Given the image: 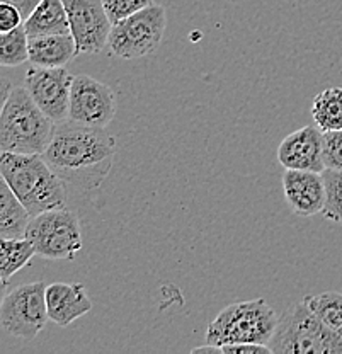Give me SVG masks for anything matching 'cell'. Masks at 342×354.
Masks as SVG:
<instances>
[{
    "label": "cell",
    "instance_id": "e0dca14e",
    "mask_svg": "<svg viewBox=\"0 0 342 354\" xmlns=\"http://www.w3.org/2000/svg\"><path fill=\"white\" fill-rule=\"evenodd\" d=\"M31 213L12 193L6 180H0V237L23 239L31 221Z\"/></svg>",
    "mask_w": 342,
    "mask_h": 354
},
{
    "label": "cell",
    "instance_id": "4316f807",
    "mask_svg": "<svg viewBox=\"0 0 342 354\" xmlns=\"http://www.w3.org/2000/svg\"><path fill=\"white\" fill-rule=\"evenodd\" d=\"M2 2L16 6L17 9L21 10V14L24 16V19H28V17L32 14V10L39 6V2H41V0H2Z\"/></svg>",
    "mask_w": 342,
    "mask_h": 354
},
{
    "label": "cell",
    "instance_id": "d6986e66",
    "mask_svg": "<svg viewBox=\"0 0 342 354\" xmlns=\"http://www.w3.org/2000/svg\"><path fill=\"white\" fill-rule=\"evenodd\" d=\"M312 118L322 131L342 130V87H329L315 95Z\"/></svg>",
    "mask_w": 342,
    "mask_h": 354
},
{
    "label": "cell",
    "instance_id": "5bb4252c",
    "mask_svg": "<svg viewBox=\"0 0 342 354\" xmlns=\"http://www.w3.org/2000/svg\"><path fill=\"white\" fill-rule=\"evenodd\" d=\"M46 307L51 322L68 327L92 310V301L82 283H53L46 286Z\"/></svg>",
    "mask_w": 342,
    "mask_h": 354
},
{
    "label": "cell",
    "instance_id": "8992f818",
    "mask_svg": "<svg viewBox=\"0 0 342 354\" xmlns=\"http://www.w3.org/2000/svg\"><path fill=\"white\" fill-rule=\"evenodd\" d=\"M36 254L45 259H75L84 247L82 230L77 215L70 209L57 208L32 216L26 230Z\"/></svg>",
    "mask_w": 342,
    "mask_h": 354
},
{
    "label": "cell",
    "instance_id": "44dd1931",
    "mask_svg": "<svg viewBox=\"0 0 342 354\" xmlns=\"http://www.w3.org/2000/svg\"><path fill=\"white\" fill-rule=\"evenodd\" d=\"M29 60V36L24 26L0 32V65L19 66Z\"/></svg>",
    "mask_w": 342,
    "mask_h": 354
},
{
    "label": "cell",
    "instance_id": "4fadbf2b",
    "mask_svg": "<svg viewBox=\"0 0 342 354\" xmlns=\"http://www.w3.org/2000/svg\"><path fill=\"white\" fill-rule=\"evenodd\" d=\"M283 193L288 208L298 216H314L322 213L325 205V180L322 172L285 169Z\"/></svg>",
    "mask_w": 342,
    "mask_h": 354
},
{
    "label": "cell",
    "instance_id": "d4e9b609",
    "mask_svg": "<svg viewBox=\"0 0 342 354\" xmlns=\"http://www.w3.org/2000/svg\"><path fill=\"white\" fill-rule=\"evenodd\" d=\"M24 16L16 6L0 2V32H9L23 24Z\"/></svg>",
    "mask_w": 342,
    "mask_h": 354
},
{
    "label": "cell",
    "instance_id": "ffe728a7",
    "mask_svg": "<svg viewBox=\"0 0 342 354\" xmlns=\"http://www.w3.org/2000/svg\"><path fill=\"white\" fill-rule=\"evenodd\" d=\"M303 301L323 326L342 335V293L325 291L320 295H307Z\"/></svg>",
    "mask_w": 342,
    "mask_h": 354
},
{
    "label": "cell",
    "instance_id": "3957f363",
    "mask_svg": "<svg viewBox=\"0 0 342 354\" xmlns=\"http://www.w3.org/2000/svg\"><path fill=\"white\" fill-rule=\"evenodd\" d=\"M55 123L36 106L26 87H14L2 104L0 149L14 153H45L53 138Z\"/></svg>",
    "mask_w": 342,
    "mask_h": 354
},
{
    "label": "cell",
    "instance_id": "52a82bcc",
    "mask_svg": "<svg viewBox=\"0 0 342 354\" xmlns=\"http://www.w3.org/2000/svg\"><path fill=\"white\" fill-rule=\"evenodd\" d=\"M165 28H167L165 9L152 3L146 9L113 24L109 50L123 60H137L152 55L160 46Z\"/></svg>",
    "mask_w": 342,
    "mask_h": 354
},
{
    "label": "cell",
    "instance_id": "9a60e30c",
    "mask_svg": "<svg viewBox=\"0 0 342 354\" xmlns=\"http://www.w3.org/2000/svg\"><path fill=\"white\" fill-rule=\"evenodd\" d=\"M77 55V43L70 32L29 38V62L35 66L61 68L67 66Z\"/></svg>",
    "mask_w": 342,
    "mask_h": 354
},
{
    "label": "cell",
    "instance_id": "8fae6325",
    "mask_svg": "<svg viewBox=\"0 0 342 354\" xmlns=\"http://www.w3.org/2000/svg\"><path fill=\"white\" fill-rule=\"evenodd\" d=\"M73 75L61 68H43L35 66L24 77V87L39 109L55 123L68 120L70 91Z\"/></svg>",
    "mask_w": 342,
    "mask_h": 354
},
{
    "label": "cell",
    "instance_id": "484cf974",
    "mask_svg": "<svg viewBox=\"0 0 342 354\" xmlns=\"http://www.w3.org/2000/svg\"><path fill=\"white\" fill-rule=\"evenodd\" d=\"M222 354H273L267 344L259 342H231L222 346Z\"/></svg>",
    "mask_w": 342,
    "mask_h": 354
},
{
    "label": "cell",
    "instance_id": "5b68a950",
    "mask_svg": "<svg viewBox=\"0 0 342 354\" xmlns=\"http://www.w3.org/2000/svg\"><path fill=\"white\" fill-rule=\"evenodd\" d=\"M278 320L274 308L263 298L237 301L223 308L209 324L205 342L218 348L231 342L267 344L273 337Z\"/></svg>",
    "mask_w": 342,
    "mask_h": 354
},
{
    "label": "cell",
    "instance_id": "6da1fadb",
    "mask_svg": "<svg viewBox=\"0 0 342 354\" xmlns=\"http://www.w3.org/2000/svg\"><path fill=\"white\" fill-rule=\"evenodd\" d=\"M114 155L116 140L104 128L68 120L57 123L43 157L61 180L77 189L92 191L111 172Z\"/></svg>",
    "mask_w": 342,
    "mask_h": 354
},
{
    "label": "cell",
    "instance_id": "9c48e42d",
    "mask_svg": "<svg viewBox=\"0 0 342 354\" xmlns=\"http://www.w3.org/2000/svg\"><path fill=\"white\" fill-rule=\"evenodd\" d=\"M68 14L70 35L79 55L101 53L109 44L113 22L102 0H64Z\"/></svg>",
    "mask_w": 342,
    "mask_h": 354
},
{
    "label": "cell",
    "instance_id": "83f0119b",
    "mask_svg": "<svg viewBox=\"0 0 342 354\" xmlns=\"http://www.w3.org/2000/svg\"><path fill=\"white\" fill-rule=\"evenodd\" d=\"M12 88H14V86L9 82V80H7V79L2 80V104L6 102V99L9 97V94H10V91H12Z\"/></svg>",
    "mask_w": 342,
    "mask_h": 354
},
{
    "label": "cell",
    "instance_id": "7a4b0ae2",
    "mask_svg": "<svg viewBox=\"0 0 342 354\" xmlns=\"http://www.w3.org/2000/svg\"><path fill=\"white\" fill-rule=\"evenodd\" d=\"M0 174L31 216L65 208L67 183L55 174L41 153L2 152Z\"/></svg>",
    "mask_w": 342,
    "mask_h": 354
},
{
    "label": "cell",
    "instance_id": "603a6c76",
    "mask_svg": "<svg viewBox=\"0 0 342 354\" xmlns=\"http://www.w3.org/2000/svg\"><path fill=\"white\" fill-rule=\"evenodd\" d=\"M102 3H104L109 19L113 24H116L152 6L153 0H102Z\"/></svg>",
    "mask_w": 342,
    "mask_h": 354
},
{
    "label": "cell",
    "instance_id": "7402d4cb",
    "mask_svg": "<svg viewBox=\"0 0 342 354\" xmlns=\"http://www.w3.org/2000/svg\"><path fill=\"white\" fill-rule=\"evenodd\" d=\"M325 180V205H323V218L342 223V171L339 169H325L322 172Z\"/></svg>",
    "mask_w": 342,
    "mask_h": 354
},
{
    "label": "cell",
    "instance_id": "2e32d148",
    "mask_svg": "<svg viewBox=\"0 0 342 354\" xmlns=\"http://www.w3.org/2000/svg\"><path fill=\"white\" fill-rule=\"evenodd\" d=\"M23 26L29 38L67 35L70 32V22L64 0H41L31 16L24 19Z\"/></svg>",
    "mask_w": 342,
    "mask_h": 354
},
{
    "label": "cell",
    "instance_id": "7c38bea8",
    "mask_svg": "<svg viewBox=\"0 0 342 354\" xmlns=\"http://www.w3.org/2000/svg\"><path fill=\"white\" fill-rule=\"evenodd\" d=\"M278 160L285 169L323 172V131L319 127H303L289 133L278 147Z\"/></svg>",
    "mask_w": 342,
    "mask_h": 354
},
{
    "label": "cell",
    "instance_id": "30bf717a",
    "mask_svg": "<svg viewBox=\"0 0 342 354\" xmlns=\"http://www.w3.org/2000/svg\"><path fill=\"white\" fill-rule=\"evenodd\" d=\"M114 114L116 97L111 87L86 73L73 77L68 120L87 127L106 128L114 120Z\"/></svg>",
    "mask_w": 342,
    "mask_h": 354
},
{
    "label": "cell",
    "instance_id": "ba28073f",
    "mask_svg": "<svg viewBox=\"0 0 342 354\" xmlns=\"http://www.w3.org/2000/svg\"><path fill=\"white\" fill-rule=\"evenodd\" d=\"M0 320L6 332L26 341H32L50 320L45 283H28L3 295Z\"/></svg>",
    "mask_w": 342,
    "mask_h": 354
},
{
    "label": "cell",
    "instance_id": "ac0fdd59",
    "mask_svg": "<svg viewBox=\"0 0 342 354\" xmlns=\"http://www.w3.org/2000/svg\"><path fill=\"white\" fill-rule=\"evenodd\" d=\"M36 256V249L28 237L2 239L0 242V278L6 288L7 281L19 272Z\"/></svg>",
    "mask_w": 342,
    "mask_h": 354
},
{
    "label": "cell",
    "instance_id": "cb8c5ba5",
    "mask_svg": "<svg viewBox=\"0 0 342 354\" xmlns=\"http://www.w3.org/2000/svg\"><path fill=\"white\" fill-rule=\"evenodd\" d=\"M323 162L325 169L342 171V130L323 131Z\"/></svg>",
    "mask_w": 342,
    "mask_h": 354
},
{
    "label": "cell",
    "instance_id": "277c9868",
    "mask_svg": "<svg viewBox=\"0 0 342 354\" xmlns=\"http://www.w3.org/2000/svg\"><path fill=\"white\" fill-rule=\"evenodd\" d=\"M267 346L273 354H342V335L323 326L300 300L279 317Z\"/></svg>",
    "mask_w": 342,
    "mask_h": 354
}]
</instances>
